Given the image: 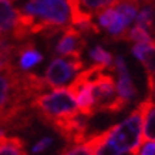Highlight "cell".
I'll list each match as a JSON object with an SVG mask.
<instances>
[{
	"label": "cell",
	"instance_id": "obj_1",
	"mask_svg": "<svg viewBox=\"0 0 155 155\" xmlns=\"http://www.w3.org/2000/svg\"><path fill=\"white\" fill-rule=\"evenodd\" d=\"M36 115L50 127L56 128L64 121L80 114L77 101L70 88L57 87L50 93H41L30 101Z\"/></svg>",
	"mask_w": 155,
	"mask_h": 155
},
{
	"label": "cell",
	"instance_id": "obj_2",
	"mask_svg": "<svg viewBox=\"0 0 155 155\" xmlns=\"http://www.w3.org/2000/svg\"><path fill=\"white\" fill-rule=\"evenodd\" d=\"M80 74L87 78L91 85L93 101H94V114L108 113L115 114L122 111L128 105V101L118 94L115 80L107 68L100 64H94L90 68L81 70Z\"/></svg>",
	"mask_w": 155,
	"mask_h": 155
},
{
	"label": "cell",
	"instance_id": "obj_3",
	"mask_svg": "<svg viewBox=\"0 0 155 155\" xmlns=\"http://www.w3.org/2000/svg\"><path fill=\"white\" fill-rule=\"evenodd\" d=\"M21 12L36 20V34L60 31L68 26L71 17L66 0H28Z\"/></svg>",
	"mask_w": 155,
	"mask_h": 155
},
{
	"label": "cell",
	"instance_id": "obj_4",
	"mask_svg": "<svg viewBox=\"0 0 155 155\" xmlns=\"http://www.w3.org/2000/svg\"><path fill=\"white\" fill-rule=\"evenodd\" d=\"M144 101L135 107V110L125 120L107 130L108 138L111 140L120 152H128L137 155L142 144V124H144Z\"/></svg>",
	"mask_w": 155,
	"mask_h": 155
},
{
	"label": "cell",
	"instance_id": "obj_5",
	"mask_svg": "<svg viewBox=\"0 0 155 155\" xmlns=\"http://www.w3.org/2000/svg\"><path fill=\"white\" fill-rule=\"evenodd\" d=\"M81 58L83 57L75 56H63L54 58L48 64L46 74H44V80L48 87L51 88L63 87L68 81L73 80L84 68V63Z\"/></svg>",
	"mask_w": 155,
	"mask_h": 155
},
{
	"label": "cell",
	"instance_id": "obj_6",
	"mask_svg": "<svg viewBox=\"0 0 155 155\" xmlns=\"http://www.w3.org/2000/svg\"><path fill=\"white\" fill-rule=\"evenodd\" d=\"M71 12V23L74 27L94 23V17L101 12L113 6L114 0H68Z\"/></svg>",
	"mask_w": 155,
	"mask_h": 155
},
{
	"label": "cell",
	"instance_id": "obj_7",
	"mask_svg": "<svg viewBox=\"0 0 155 155\" xmlns=\"http://www.w3.org/2000/svg\"><path fill=\"white\" fill-rule=\"evenodd\" d=\"M87 47V38L74 26H67L56 44V53L60 56L83 57V51Z\"/></svg>",
	"mask_w": 155,
	"mask_h": 155
},
{
	"label": "cell",
	"instance_id": "obj_8",
	"mask_svg": "<svg viewBox=\"0 0 155 155\" xmlns=\"http://www.w3.org/2000/svg\"><path fill=\"white\" fill-rule=\"evenodd\" d=\"M98 24L107 31V34L113 38L114 41H120V40H125L128 31V24L125 20L113 6H110L107 9L101 10L98 14Z\"/></svg>",
	"mask_w": 155,
	"mask_h": 155
},
{
	"label": "cell",
	"instance_id": "obj_9",
	"mask_svg": "<svg viewBox=\"0 0 155 155\" xmlns=\"http://www.w3.org/2000/svg\"><path fill=\"white\" fill-rule=\"evenodd\" d=\"M113 64H114V70L117 71V75H118V78H117L118 94L130 103L132 98L137 97V88L131 78V74H130V70H128V67H127V63H125L122 56H115Z\"/></svg>",
	"mask_w": 155,
	"mask_h": 155
},
{
	"label": "cell",
	"instance_id": "obj_10",
	"mask_svg": "<svg viewBox=\"0 0 155 155\" xmlns=\"http://www.w3.org/2000/svg\"><path fill=\"white\" fill-rule=\"evenodd\" d=\"M20 43L16 44L10 34H0V71L14 66V57H17Z\"/></svg>",
	"mask_w": 155,
	"mask_h": 155
},
{
	"label": "cell",
	"instance_id": "obj_11",
	"mask_svg": "<svg viewBox=\"0 0 155 155\" xmlns=\"http://www.w3.org/2000/svg\"><path fill=\"white\" fill-rule=\"evenodd\" d=\"M17 57H19V67L21 71H27L30 68H33L34 66H37L43 60L41 53H38L34 48V44L31 41H28V40L20 43Z\"/></svg>",
	"mask_w": 155,
	"mask_h": 155
},
{
	"label": "cell",
	"instance_id": "obj_12",
	"mask_svg": "<svg viewBox=\"0 0 155 155\" xmlns=\"http://www.w3.org/2000/svg\"><path fill=\"white\" fill-rule=\"evenodd\" d=\"M17 16L19 10L14 9L9 0H0V34H12Z\"/></svg>",
	"mask_w": 155,
	"mask_h": 155
},
{
	"label": "cell",
	"instance_id": "obj_13",
	"mask_svg": "<svg viewBox=\"0 0 155 155\" xmlns=\"http://www.w3.org/2000/svg\"><path fill=\"white\" fill-rule=\"evenodd\" d=\"M144 124H142V141H155V103L154 98L144 100Z\"/></svg>",
	"mask_w": 155,
	"mask_h": 155
},
{
	"label": "cell",
	"instance_id": "obj_14",
	"mask_svg": "<svg viewBox=\"0 0 155 155\" xmlns=\"http://www.w3.org/2000/svg\"><path fill=\"white\" fill-rule=\"evenodd\" d=\"M98 141V134L91 135L87 140L77 144H71V147L66 148L61 155H95V145Z\"/></svg>",
	"mask_w": 155,
	"mask_h": 155
},
{
	"label": "cell",
	"instance_id": "obj_15",
	"mask_svg": "<svg viewBox=\"0 0 155 155\" xmlns=\"http://www.w3.org/2000/svg\"><path fill=\"white\" fill-rule=\"evenodd\" d=\"M0 155H27L26 144L19 137H7L0 140Z\"/></svg>",
	"mask_w": 155,
	"mask_h": 155
},
{
	"label": "cell",
	"instance_id": "obj_16",
	"mask_svg": "<svg viewBox=\"0 0 155 155\" xmlns=\"http://www.w3.org/2000/svg\"><path fill=\"white\" fill-rule=\"evenodd\" d=\"M122 152L115 148L111 140L108 138V132L104 131L98 134V141L95 145V155H121Z\"/></svg>",
	"mask_w": 155,
	"mask_h": 155
},
{
	"label": "cell",
	"instance_id": "obj_17",
	"mask_svg": "<svg viewBox=\"0 0 155 155\" xmlns=\"http://www.w3.org/2000/svg\"><path fill=\"white\" fill-rule=\"evenodd\" d=\"M90 58L93 61H95V64H100V66L105 67V68L113 66V61H114L113 54L110 51H107L101 46H95L93 50H90Z\"/></svg>",
	"mask_w": 155,
	"mask_h": 155
},
{
	"label": "cell",
	"instance_id": "obj_18",
	"mask_svg": "<svg viewBox=\"0 0 155 155\" xmlns=\"http://www.w3.org/2000/svg\"><path fill=\"white\" fill-rule=\"evenodd\" d=\"M125 40L128 41H135V43H148V41H152L154 38L151 36L145 28H142L141 26L137 24L135 27H132L131 30L127 31V37Z\"/></svg>",
	"mask_w": 155,
	"mask_h": 155
},
{
	"label": "cell",
	"instance_id": "obj_19",
	"mask_svg": "<svg viewBox=\"0 0 155 155\" xmlns=\"http://www.w3.org/2000/svg\"><path fill=\"white\" fill-rule=\"evenodd\" d=\"M53 145V138H50V137H44V138H41L38 142H36V145L33 147V154H41V152H44V151H47L50 147Z\"/></svg>",
	"mask_w": 155,
	"mask_h": 155
}]
</instances>
